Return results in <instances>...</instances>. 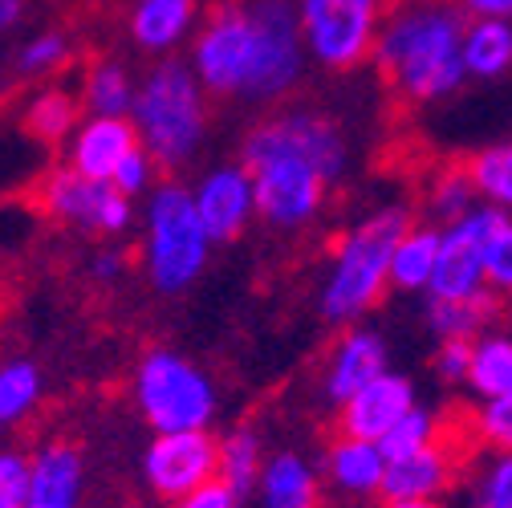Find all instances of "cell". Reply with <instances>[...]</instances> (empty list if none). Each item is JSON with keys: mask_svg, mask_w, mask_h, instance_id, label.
I'll return each mask as SVG.
<instances>
[{"mask_svg": "<svg viewBox=\"0 0 512 508\" xmlns=\"http://www.w3.org/2000/svg\"><path fill=\"white\" fill-rule=\"evenodd\" d=\"M476 183H472V175L468 171H447V175H439L435 179V187H431V212L443 220V224H452V220H460L464 212H472L476 208Z\"/></svg>", "mask_w": 512, "mask_h": 508, "instance_id": "cell-32", "label": "cell"}, {"mask_svg": "<svg viewBox=\"0 0 512 508\" xmlns=\"http://www.w3.org/2000/svg\"><path fill=\"white\" fill-rule=\"evenodd\" d=\"M378 443H382V452H387V460H403V456H415V452L431 448V443H439V423L431 411H423L415 403Z\"/></svg>", "mask_w": 512, "mask_h": 508, "instance_id": "cell-31", "label": "cell"}, {"mask_svg": "<svg viewBox=\"0 0 512 508\" xmlns=\"http://www.w3.org/2000/svg\"><path fill=\"white\" fill-rule=\"evenodd\" d=\"M468 17H496V21H512V0H456Z\"/></svg>", "mask_w": 512, "mask_h": 508, "instance_id": "cell-42", "label": "cell"}, {"mask_svg": "<svg viewBox=\"0 0 512 508\" xmlns=\"http://www.w3.org/2000/svg\"><path fill=\"white\" fill-rule=\"evenodd\" d=\"M407 228H411L407 208H382L342 236L322 297H317V309H322L326 322L346 326L378 305V297L391 285L395 244L407 236Z\"/></svg>", "mask_w": 512, "mask_h": 508, "instance_id": "cell-3", "label": "cell"}, {"mask_svg": "<svg viewBox=\"0 0 512 508\" xmlns=\"http://www.w3.org/2000/svg\"><path fill=\"white\" fill-rule=\"evenodd\" d=\"M468 508H512V452H500L484 464Z\"/></svg>", "mask_w": 512, "mask_h": 508, "instance_id": "cell-33", "label": "cell"}, {"mask_svg": "<svg viewBox=\"0 0 512 508\" xmlns=\"http://www.w3.org/2000/svg\"><path fill=\"white\" fill-rule=\"evenodd\" d=\"M155 167H159V163L151 159V151H147V147H135L131 155H126V159L118 163V171H114V179H110V183L118 187L122 196H131V200H135V196H143L147 187H151Z\"/></svg>", "mask_w": 512, "mask_h": 508, "instance_id": "cell-38", "label": "cell"}, {"mask_svg": "<svg viewBox=\"0 0 512 508\" xmlns=\"http://www.w3.org/2000/svg\"><path fill=\"white\" fill-rule=\"evenodd\" d=\"M78 106L70 94H61V90H45L33 98L29 106V131L41 139V143H61V139H70L78 131Z\"/></svg>", "mask_w": 512, "mask_h": 508, "instance_id": "cell-30", "label": "cell"}, {"mask_svg": "<svg viewBox=\"0 0 512 508\" xmlns=\"http://www.w3.org/2000/svg\"><path fill=\"white\" fill-rule=\"evenodd\" d=\"M240 492L236 488H228L220 476L216 480H208L204 488H196V492H187L183 500H175V508H240Z\"/></svg>", "mask_w": 512, "mask_h": 508, "instance_id": "cell-40", "label": "cell"}, {"mask_svg": "<svg viewBox=\"0 0 512 508\" xmlns=\"http://www.w3.org/2000/svg\"><path fill=\"white\" fill-rule=\"evenodd\" d=\"M191 196H196V208H200V220L212 244L236 240L256 216V183L244 163H220L204 171L200 183L191 187Z\"/></svg>", "mask_w": 512, "mask_h": 508, "instance_id": "cell-13", "label": "cell"}, {"mask_svg": "<svg viewBox=\"0 0 512 508\" xmlns=\"http://www.w3.org/2000/svg\"><path fill=\"white\" fill-rule=\"evenodd\" d=\"M387 370V342L374 330H350L334 354H330V366H326V395L342 407L350 395H358L370 378H378Z\"/></svg>", "mask_w": 512, "mask_h": 508, "instance_id": "cell-17", "label": "cell"}, {"mask_svg": "<svg viewBox=\"0 0 512 508\" xmlns=\"http://www.w3.org/2000/svg\"><path fill=\"white\" fill-rule=\"evenodd\" d=\"M265 468V452H261V435L252 427H236L232 435H224L220 443V480L228 488H236L240 496H248L261 480Z\"/></svg>", "mask_w": 512, "mask_h": 508, "instance_id": "cell-27", "label": "cell"}, {"mask_svg": "<svg viewBox=\"0 0 512 508\" xmlns=\"http://www.w3.org/2000/svg\"><path fill=\"white\" fill-rule=\"evenodd\" d=\"M472 183L484 204H496L504 212H512V139L508 143H496L488 151H480L468 167Z\"/></svg>", "mask_w": 512, "mask_h": 508, "instance_id": "cell-29", "label": "cell"}, {"mask_svg": "<svg viewBox=\"0 0 512 508\" xmlns=\"http://www.w3.org/2000/svg\"><path fill=\"white\" fill-rule=\"evenodd\" d=\"M472 342L476 338H443L435 350V374L443 383H468L472 370Z\"/></svg>", "mask_w": 512, "mask_h": 508, "instance_id": "cell-39", "label": "cell"}, {"mask_svg": "<svg viewBox=\"0 0 512 508\" xmlns=\"http://www.w3.org/2000/svg\"><path fill=\"white\" fill-rule=\"evenodd\" d=\"M41 403V370L29 358H13L0 366V427L21 423Z\"/></svg>", "mask_w": 512, "mask_h": 508, "instance_id": "cell-28", "label": "cell"}, {"mask_svg": "<svg viewBox=\"0 0 512 508\" xmlns=\"http://www.w3.org/2000/svg\"><path fill=\"white\" fill-rule=\"evenodd\" d=\"M208 86L191 70V61H159L135 94V131L151 159L167 171L196 159L208 135Z\"/></svg>", "mask_w": 512, "mask_h": 508, "instance_id": "cell-2", "label": "cell"}, {"mask_svg": "<svg viewBox=\"0 0 512 508\" xmlns=\"http://www.w3.org/2000/svg\"><path fill=\"white\" fill-rule=\"evenodd\" d=\"M256 504L261 508H317V472L297 452H277L265 460L256 480Z\"/></svg>", "mask_w": 512, "mask_h": 508, "instance_id": "cell-20", "label": "cell"}, {"mask_svg": "<svg viewBox=\"0 0 512 508\" xmlns=\"http://www.w3.org/2000/svg\"><path fill=\"white\" fill-rule=\"evenodd\" d=\"M212 257V236L200 220L196 196L183 183H159L147 200L143 265L159 293H187Z\"/></svg>", "mask_w": 512, "mask_h": 508, "instance_id": "cell-4", "label": "cell"}, {"mask_svg": "<svg viewBox=\"0 0 512 508\" xmlns=\"http://www.w3.org/2000/svg\"><path fill=\"white\" fill-rule=\"evenodd\" d=\"M305 49L326 70H354L374 53L382 29V0H301Z\"/></svg>", "mask_w": 512, "mask_h": 508, "instance_id": "cell-7", "label": "cell"}, {"mask_svg": "<svg viewBox=\"0 0 512 508\" xmlns=\"http://www.w3.org/2000/svg\"><path fill=\"white\" fill-rule=\"evenodd\" d=\"M452 452L443 443H431V448L391 460L387 480H382V500H435L447 484H452Z\"/></svg>", "mask_w": 512, "mask_h": 508, "instance_id": "cell-19", "label": "cell"}, {"mask_svg": "<svg viewBox=\"0 0 512 508\" xmlns=\"http://www.w3.org/2000/svg\"><path fill=\"white\" fill-rule=\"evenodd\" d=\"M90 273H94L98 281H114V277H122V273H126V252H122V248H102V252H94Z\"/></svg>", "mask_w": 512, "mask_h": 508, "instance_id": "cell-41", "label": "cell"}, {"mask_svg": "<svg viewBox=\"0 0 512 508\" xmlns=\"http://www.w3.org/2000/svg\"><path fill=\"white\" fill-rule=\"evenodd\" d=\"M468 387L480 399H496L512 387V338L508 334H484L472 342V370Z\"/></svg>", "mask_w": 512, "mask_h": 508, "instance_id": "cell-25", "label": "cell"}, {"mask_svg": "<svg viewBox=\"0 0 512 508\" xmlns=\"http://www.w3.org/2000/svg\"><path fill=\"white\" fill-rule=\"evenodd\" d=\"M135 94H139V86L131 82V74H126V66H118V61H98L86 74V110L90 114L126 118L135 110Z\"/></svg>", "mask_w": 512, "mask_h": 508, "instance_id": "cell-26", "label": "cell"}, {"mask_svg": "<svg viewBox=\"0 0 512 508\" xmlns=\"http://www.w3.org/2000/svg\"><path fill=\"white\" fill-rule=\"evenodd\" d=\"M484 277L492 293H512V216H504L488 240L484 257Z\"/></svg>", "mask_w": 512, "mask_h": 508, "instance_id": "cell-35", "label": "cell"}, {"mask_svg": "<svg viewBox=\"0 0 512 508\" xmlns=\"http://www.w3.org/2000/svg\"><path fill=\"white\" fill-rule=\"evenodd\" d=\"M464 66L476 82H496L512 70V21L472 17L464 29Z\"/></svg>", "mask_w": 512, "mask_h": 508, "instance_id": "cell-22", "label": "cell"}, {"mask_svg": "<svg viewBox=\"0 0 512 508\" xmlns=\"http://www.w3.org/2000/svg\"><path fill=\"white\" fill-rule=\"evenodd\" d=\"M29 484H33V456L0 452V504L5 508H25Z\"/></svg>", "mask_w": 512, "mask_h": 508, "instance_id": "cell-36", "label": "cell"}, {"mask_svg": "<svg viewBox=\"0 0 512 508\" xmlns=\"http://www.w3.org/2000/svg\"><path fill=\"white\" fill-rule=\"evenodd\" d=\"M21 21V0H0V33Z\"/></svg>", "mask_w": 512, "mask_h": 508, "instance_id": "cell-43", "label": "cell"}, {"mask_svg": "<svg viewBox=\"0 0 512 508\" xmlns=\"http://www.w3.org/2000/svg\"><path fill=\"white\" fill-rule=\"evenodd\" d=\"M196 25V0H135L131 37L143 53L167 57Z\"/></svg>", "mask_w": 512, "mask_h": 508, "instance_id": "cell-21", "label": "cell"}, {"mask_svg": "<svg viewBox=\"0 0 512 508\" xmlns=\"http://www.w3.org/2000/svg\"><path fill=\"white\" fill-rule=\"evenodd\" d=\"M273 151H293V155L309 159L330 183L346 171V139H342V131L330 118L313 114V110H293V114H281V118H269L261 126H252L240 159L248 163V159H261V155H273Z\"/></svg>", "mask_w": 512, "mask_h": 508, "instance_id": "cell-11", "label": "cell"}, {"mask_svg": "<svg viewBox=\"0 0 512 508\" xmlns=\"http://www.w3.org/2000/svg\"><path fill=\"white\" fill-rule=\"evenodd\" d=\"M135 147H143L139 131L131 118H102V114H90L78 131L70 135V147H66V163L94 175V179H114L118 163L131 155Z\"/></svg>", "mask_w": 512, "mask_h": 508, "instance_id": "cell-15", "label": "cell"}, {"mask_svg": "<svg viewBox=\"0 0 512 508\" xmlns=\"http://www.w3.org/2000/svg\"><path fill=\"white\" fill-rule=\"evenodd\" d=\"M244 163V159H240ZM256 183V216L273 228H305L326 200V175L293 151H273L244 163Z\"/></svg>", "mask_w": 512, "mask_h": 508, "instance_id": "cell-8", "label": "cell"}, {"mask_svg": "<svg viewBox=\"0 0 512 508\" xmlns=\"http://www.w3.org/2000/svg\"><path fill=\"white\" fill-rule=\"evenodd\" d=\"M0 508H5V504H0Z\"/></svg>", "mask_w": 512, "mask_h": 508, "instance_id": "cell-45", "label": "cell"}, {"mask_svg": "<svg viewBox=\"0 0 512 508\" xmlns=\"http://www.w3.org/2000/svg\"><path fill=\"white\" fill-rule=\"evenodd\" d=\"M135 403L139 415L167 431H208L216 419V387L212 378L175 350H151L135 370Z\"/></svg>", "mask_w": 512, "mask_h": 508, "instance_id": "cell-5", "label": "cell"}, {"mask_svg": "<svg viewBox=\"0 0 512 508\" xmlns=\"http://www.w3.org/2000/svg\"><path fill=\"white\" fill-rule=\"evenodd\" d=\"M439 240H443V228H407V236L395 244V257H391L395 289L419 293L431 285L435 261H439Z\"/></svg>", "mask_w": 512, "mask_h": 508, "instance_id": "cell-23", "label": "cell"}, {"mask_svg": "<svg viewBox=\"0 0 512 508\" xmlns=\"http://www.w3.org/2000/svg\"><path fill=\"white\" fill-rule=\"evenodd\" d=\"M415 383L407 374L382 370L378 378L350 395L342 403V435H358V439H382L411 407H415Z\"/></svg>", "mask_w": 512, "mask_h": 508, "instance_id": "cell-14", "label": "cell"}, {"mask_svg": "<svg viewBox=\"0 0 512 508\" xmlns=\"http://www.w3.org/2000/svg\"><path fill=\"white\" fill-rule=\"evenodd\" d=\"M220 476V443L208 431H167L143 452V480L163 500H183Z\"/></svg>", "mask_w": 512, "mask_h": 508, "instance_id": "cell-12", "label": "cell"}, {"mask_svg": "<svg viewBox=\"0 0 512 508\" xmlns=\"http://www.w3.org/2000/svg\"><path fill=\"white\" fill-rule=\"evenodd\" d=\"M476 423H480V435L492 443L496 452H512V387L500 391L496 399H484Z\"/></svg>", "mask_w": 512, "mask_h": 508, "instance_id": "cell-37", "label": "cell"}, {"mask_svg": "<svg viewBox=\"0 0 512 508\" xmlns=\"http://www.w3.org/2000/svg\"><path fill=\"white\" fill-rule=\"evenodd\" d=\"M387 508H439L435 500H387Z\"/></svg>", "mask_w": 512, "mask_h": 508, "instance_id": "cell-44", "label": "cell"}, {"mask_svg": "<svg viewBox=\"0 0 512 508\" xmlns=\"http://www.w3.org/2000/svg\"><path fill=\"white\" fill-rule=\"evenodd\" d=\"M41 204L53 220L82 232H102V236H118L135 220L131 196H122L110 179H94L70 163L49 171V179L41 183Z\"/></svg>", "mask_w": 512, "mask_h": 508, "instance_id": "cell-9", "label": "cell"}, {"mask_svg": "<svg viewBox=\"0 0 512 508\" xmlns=\"http://www.w3.org/2000/svg\"><path fill=\"white\" fill-rule=\"evenodd\" d=\"M464 9L456 0H407L378 29L374 66L403 98L439 102L468 78Z\"/></svg>", "mask_w": 512, "mask_h": 508, "instance_id": "cell-1", "label": "cell"}, {"mask_svg": "<svg viewBox=\"0 0 512 508\" xmlns=\"http://www.w3.org/2000/svg\"><path fill=\"white\" fill-rule=\"evenodd\" d=\"M66 57H70V41H66V37H61V33H41V37H33V41L21 45L17 70H21L25 78H41V74L57 70Z\"/></svg>", "mask_w": 512, "mask_h": 508, "instance_id": "cell-34", "label": "cell"}, {"mask_svg": "<svg viewBox=\"0 0 512 508\" xmlns=\"http://www.w3.org/2000/svg\"><path fill=\"white\" fill-rule=\"evenodd\" d=\"M82 504V456L74 443L49 439L33 456V484L25 508H78Z\"/></svg>", "mask_w": 512, "mask_h": 508, "instance_id": "cell-16", "label": "cell"}, {"mask_svg": "<svg viewBox=\"0 0 512 508\" xmlns=\"http://www.w3.org/2000/svg\"><path fill=\"white\" fill-rule=\"evenodd\" d=\"M496 313L492 293H476V297H431L427 305V330L443 342V338H480V330L488 326V317Z\"/></svg>", "mask_w": 512, "mask_h": 508, "instance_id": "cell-24", "label": "cell"}, {"mask_svg": "<svg viewBox=\"0 0 512 508\" xmlns=\"http://www.w3.org/2000/svg\"><path fill=\"white\" fill-rule=\"evenodd\" d=\"M504 216H508L504 208L484 204V208L464 212L452 224H443L439 261H435V277L427 285V297H476L488 289L484 257H488V240Z\"/></svg>", "mask_w": 512, "mask_h": 508, "instance_id": "cell-10", "label": "cell"}, {"mask_svg": "<svg viewBox=\"0 0 512 508\" xmlns=\"http://www.w3.org/2000/svg\"><path fill=\"white\" fill-rule=\"evenodd\" d=\"M261 57V33H256L252 5H224L212 13L191 45V70L200 74L208 94H236L248 98Z\"/></svg>", "mask_w": 512, "mask_h": 508, "instance_id": "cell-6", "label": "cell"}, {"mask_svg": "<svg viewBox=\"0 0 512 508\" xmlns=\"http://www.w3.org/2000/svg\"><path fill=\"white\" fill-rule=\"evenodd\" d=\"M387 468H391V460H387V452H382L378 439L342 435L326 452V476L346 496H382Z\"/></svg>", "mask_w": 512, "mask_h": 508, "instance_id": "cell-18", "label": "cell"}]
</instances>
